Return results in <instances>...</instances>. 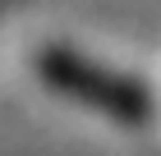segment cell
Here are the masks:
<instances>
[{"label":"cell","mask_w":161,"mask_h":156,"mask_svg":"<svg viewBox=\"0 0 161 156\" xmlns=\"http://www.w3.org/2000/svg\"><path fill=\"white\" fill-rule=\"evenodd\" d=\"M37 69L51 87L69 92L74 101H83V106L101 110V115H111L120 124H138V120H147V110H152L147 92L134 78H124L115 69H101L92 60H78L74 51H42Z\"/></svg>","instance_id":"6da1fadb"}]
</instances>
